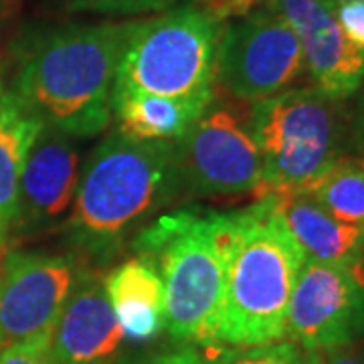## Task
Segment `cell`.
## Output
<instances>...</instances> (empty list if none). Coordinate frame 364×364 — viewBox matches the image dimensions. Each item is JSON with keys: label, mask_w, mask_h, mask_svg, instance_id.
<instances>
[{"label": "cell", "mask_w": 364, "mask_h": 364, "mask_svg": "<svg viewBox=\"0 0 364 364\" xmlns=\"http://www.w3.org/2000/svg\"><path fill=\"white\" fill-rule=\"evenodd\" d=\"M181 195L176 140L146 142L116 130L81 166L67 221L69 243L105 265Z\"/></svg>", "instance_id": "1"}, {"label": "cell", "mask_w": 364, "mask_h": 364, "mask_svg": "<svg viewBox=\"0 0 364 364\" xmlns=\"http://www.w3.org/2000/svg\"><path fill=\"white\" fill-rule=\"evenodd\" d=\"M126 25H67L33 41L13 91L45 126L93 138L112 122Z\"/></svg>", "instance_id": "2"}, {"label": "cell", "mask_w": 364, "mask_h": 364, "mask_svg": "<svg viewBox=\"0 0 364 364\" xmlns=\"http://www.w3.org/2000/svg\"><path fill=\"white\" fill-rule=\"evenodd\" d=\"M225 294L215 346L284 342L291 294L306 255L275 210L272 195L233 210Z\"/></svg>", "instance_id": "3"}, {"label": "cell", "mask_w": 364, "mask_h": 364, "mask_svg": "<svg viewBox=\"0 0 364 364\" xmlns=\"http://www.w3.org/2000/svg\"><path fill=\"white\" fill-rule=\"evenodd\" d=\"M233 213L178 210L132 239L136 257L164 282L166 332L176 344L215 346L225 294Z\"/></svg>", "instance_id": "4"}, {"label": "cell", "mask_w": 364, "mask_h": 364, "mask_svg": "<svg viewBox=\"0 0 364 364\" xmlns=\"http://www.w3.org/2000/svg\"><path fill=\"white\" fill-rule=\"evenodd\" d=\"M346 102L316 85L253 104L249 134L261 158V195L301 191L348 150Z\"/></svg>", "instance_id": "5"}, {"label": "cell", "mask_w": 364, "mask_h": 364, "mask_svg": "<svg viewBox=\"0 0 364 364\" xmlns=\"http://www.w3.org/2000/svg\"><path fill=\"white\" fill-rule=\"evenodd\" d=\"M221 23L200 6H178L128 23L114 93H146L208 105Z\"/></svg>", "instance_id": "6"}, {"label": "cell", "mask_w": 364, "mask_h": 364, "mask_svg": "<svg viewBox=\"0 0 364 364\" xmlns=\"http://www.w3.org/2000/svg\"><path fill=\"white\" fill-rule=\"evenodd\" d=\"M304 69L296 31L267 6L231 18L219 33L215 83L239 102L257 104L289 90Z\"/></svg>", "instance_id": "7"}, {"label": "cell", "mask_w": 364, "mask_h": 364, "mask_svg": "<svg viewBox=\"0 0 364 364\" xmlns=\"http://www.w3.org/2000/svg\"><path fill=\"white\" fill-rule=\"evenodd\" d=\"M182 195L235 196L259 191L261 158L247 116L215 104L176 140Z\"/></svg>", "instance_id": "8"}, {"label": "cell", "mask_w": 364, "mask_h": 364, "mask_svg": "<svg viewBox=\"0 0 364 364\" xmlns=\"http://www.w3.org/2000/svg\"><path fill=\"white\" fill-rule=\"evenodd\" d=\"M363 338L364 265L306 259L289 301L286 340L314 354H328Z\"/></svg>", "instance_id": "9"}, {"label": "cell", "mask_w": 364, "mask_h": 364, "mask_svg": "<svg viewBox=\"0 0 364 364\" xmlns=\"http://www.w3.org/2000/svg\"><path fill=\"white\" fill-rule=\"evenodd\" d=\"M79 267L69 255L9 251L0 255V348L51 334Z\"/></svg>", "instance_id": "10"}, {"label": "cell", "mask_w": 364, "mask_h": 364, "mask_svg": "<svg viewBox=\"0 0 364 364\" xmlns=\"http://www.w3.org/2000/svg\"><path fill=\"white\" fill-rule=\"evenodd\" d=\"M299 37L314 85L336 102H348L364 81V53L352 47L322 0H265Z\"/></svg>", "instance_id": "11"}, {"label": "cell", "mask_w": 364, "mask_h": 364, "mask_svg": "<svg viewBox=\"0 0 364 364\" xmlns=\"http://www.w3.org/2000/svg\"><path fill=\"white\" fill-rule=\"evenodd\" d=\"M124 342L104 277L81 267L51 332V364H116Z\"/></svg>", "instance_id": "12"}, {"label": "cell", "mask_w": 364, "mask_h": 364, "mask_svg": "<svg viewBox=\"0 0 364 364\" xmlns=\"http://www.w3.org/2000/svg\"><path fill=\"white\" fill-rule=\"evenodd\" d=\"M79 172V150L73 138L43 126L21 174L14 225L37 229L65 215L75 200Z\"/></svg>", "instance_id": "13"}, {"label": "cell", "mask_w": 364, "mask_h": 364, "mask_svg": "<svg viewBox=\"0 0 364 364\" xmlns=\"http://www.w3.org/2000/svg\"><path fill=\"white\" fill-rule=\"evenodd\" d=\"M275 210L298 241L306 259L328 265H364V229L334 219L301 193H272Z\"/></svg>", "instance_id": "14"}, {"label": "cell", "mask_w": 364, "mask_h": 364, "mask_svg": "<svg viewBox=\"0 0 364 364\" xmlns=\"http://www.w3.org/2000/svg\"><path fill=\"white\" fill-rule=\"evenodd\" d=\"M104 282L126 340L146 342L166 330L164 282L148 263L132 257L112 269Z\"/></svg>", "instance_id": "15"}, {"label": "cell", "mask_w": 364, "mask_h": 364, "mask_svg": "<svg viewBox=\"0 0 364 364\" xmlns=\"http://www.w3.org/2000/svg\"><path fill=\"white\" fill-rule=\"evenodd\" d=\"M207 105L146 93H114L112 114L117 132L146 142H174L193 128Z\"/></svg>", "instance_id": "16"}, {"label": "cell", "mask_w": 364, "mask_h": 364, "mask_svg": "<svg viewBox=\"0 0 364 364\" xmlns=\"http://www.w3.org/2000/svg\"><path fill=\"white\" fill-rule=\"evenodd\" d=\"M43 126L13 90L0 85V225L6 229L16 221L21 174Z\"/></svg>", "instance_id": "17"}, {"label": "cell", "mask_w": 364, "mask_h": 364, "mask_svg": "<svg viewBox=\"0 0 364 364\" xmlns=\"http://www.w3.org/2000/svg\"><path fill=\"white\" fill-rule=\"evenodd\" d=\"M301 193L334 219L364 229V158L344 154L316 176Z\"/></svg>", "instance_id": "18"}, {"label": "cell", "mask_w": 364, "mask_h": 364, "mask_svg": "<svg viewBox=\"0 0 364 364\" xmlns=\"http://www.w3.org/2000/svg\"><path fill=\"white\" fill-rule=\"evenodd\" d=\"M208 364H320V354L304 350L298 344L284 340L263 346L249 348H227L219 350Z\"/></svg>", "instance_id": "19"}, {"label": "cell", "mask_w": 364, "mask_h": 364, "mask_svg": "<svg viewBox=\"0 0 364 364\" xmlns=\"http://www.w3.org/2000/svg\"><path fill=\"white\" fill-rule=\"evenodd\" d=\"M71 13L140 14L166 11L174 0H59Z\"/></svg>", "instance_id": "20"}, {"label": "cell", "mask_w": 364, "mask_h": 364, "mask_svg": "<svg viewBox=\"0 0 364 364\" xmlns=\"http://www.w3.org/2000/svg\"><path fill=\"white\" fill-rule=\"evenodd\" d=\"M0 364H51V334L0 348Z\"/></svg>", "instance_id": "21"}, {"label": "cell", "mask_w": 364, "mask_h": 364, "mask_svg": "<svg viewBox=\"0 0 364 364\" xmlns=\"http://www.w3.org/2000/svg\"><path fill=\"white\" fill-rule=\"evenodd\" d=\"M334 16L348 43L364 53V0H344Z\"/></svg>", "instance_id": "22"}, {"label": "cell", "mask_w": 364, "mask_h": 364, "mask_svg": "<svg viewBox=\"0 0 364 364\" xmlns=\"http://www.w3.org/2000/svg\"><path fill=\"white\" fill-rule=\"evenodd\" d=\"M352 105L346 107L348 117V152L364 158V81L350 97Z\"/></svg>", "instance_id": "23"}, {"label": "cell", "mask_w": 364, "mask_h": 364, "mask_svg": "<svg viewBox=\"0 0 364 364\" xmlns=\"http://www.w3.org/2000/svg\"><path fill=\"white\" fill-rule=\"evenodd\" d=\"M144 364H208L207 356H203L196 346L191 344H178L172 350H164L152 356L148 363Z\"/></svg>", "instance_id": "24"}, {"label": "cell", "mask_w": 364, "mask_h": 364, "mask_svg": "<svg viewBox=\"0 0 364 364\" xmlns=\"http://www.w3.org/2000/svg\"><path fill=\"white\" fill-rule=\"evenodd\" d=\"M320 364H364V344L358 342L342 350L320 354Z\"/></svg>", "instance_id": "25"}, {"label": "cell", "mask_w": 364, "mask_h": 364, "mask_svg": "<svg viewBox=\"0 0 364 364\" xmlns=\"http://www.w3.org/2000/svg\"><path fill=\"white\" fill-rule=\"evenodd\" d=\"M4 237H6V227L0 225V247H4Z\"/></svg>", "instance_id": "26"}, {"label": "cell", "mask_w": 364, "mask_h": 364, "mask_svg": "<svg viewBox=\"0 0 364 364\" xmlns=\"http://www.w3.org/2000/svg\"><path fill=\"white\" fill-rule=\"evenodd\" d=\"M2 253H4V247H0V255H2Z\"/></svg>", "instance_id": "27"}]
</instances>
